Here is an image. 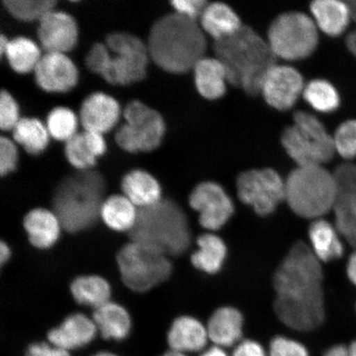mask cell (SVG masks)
Instances as JSON below:
<instances>
[{"mask_svg": "<svg viewBox=\"0 0 356 356\" xmlns=\"http://www.w3.org/2000/svg\"><path fill=\"white\" fill-rule=\"evenodd\" d=\"M78 124V118L72 110L59 106L48 114L46 127L53 139L67 142L76 135Z\"/></svg>", "mask_w": 356, "mask_h": 356, "instance_id": "d590c367", "label": "cell"}, {"mask_svg": "<svg viewBox=\"0 0 356 356\" xmlns=\"http://www.w3.org/2000/svg\"><path fill=\"white\" fill-rule=\"evenodd\" d=\"M0 52L6 55L8 65L19 74L34 71L42 56L37 43L25 37L8 40L6 35L0 38Z\"/></svg>", "mask_w": 356, "mask_h": 356, "instance_id": "cb8c5ba5", "label": "cell"}, {"mask_svg": "<svg viewBox=\"0 0 356 356\" xmlns=\"http://www.w3.org/2000/svg\"><path fill=\"white\" fill-rule=\"evenodd\" d=\"M336 152L347 160L356 157V120L340 124L333 137Z\"/></svg>", "mask_w": 356, "mask_h": 356, "instance_id": "74e56055", "label": "cell"}, {"mask_svg": "<svg viewBox=\"0 0 356 356\" xmlns=\"http://www.w3.org/2000/svg\"><path fill=\"white\" fill-rule=\"evenodd\" d=\"M92 356H118V355H115L113 353H97Z\"/></svg>", "mask_w": 356, "mask_h": 356, "instance_id": "11a10c76", "label": "cell"}, {"mask_svg": "<svg viewBox=\"0 0 356 356\" xmlns=\"http://www.w3.org/2000/svg\"><path fill=\"white\" fill-rule=\"evenodd\" d=\"M232 356H269L258 342L252 340L240 341L236 345Z\"/></svg>", "mask_w": 356, "mask_h": 356, "instance_id": "f6af8a7d", "label": "cell"}, {"mask_svg": "<svg viewBox=\"0 0 356 356\" xmlns=\"http://www.w3.org/2000/svg\"><path fill=\"white\" fill-rule=\"evenodd\" d=\"M93 321L104 339L123 340L131 328V319L127 310L115 302H108L96 309Z\"/></svg>", "mask_w": 356, "mask_h": 356, "instance_id": "f546056e", "label": "cell"}, {"mask_svg": "<svg viewBox=\"0 0 356 356\" xmlns=\"http://www.w3.org/2000/svg\"><path fill=\"white\" fill-rule=\"evenodd\" d=\"M25 356H70V354L68 350L42 342L29 346Z\"/></svg>", "mask_w": 356, "mask_h": 356, "instance_id": "ee69618b", "label": "cell"}, {"mask_svg": "<svg viewBox=\"0 0 356 356\" xmlns=\"http://www.w3.org/2000/svg\"><path fill=\"white\" fill-rule=\"evenodd\" d=\"M38 22V37L46 52L66 54L76 46L78 25L69 13L56 10L55 8Z\"/></svg>", "mask_w": 356, "mask_h": 356, "instance_id": "2e32d148", "label": "cell"}, {"mask_svg": "<svg viewBox=\"0 0 356 356\" xmlns=\"http://www.w3.org/2000/svg\"><path fill=\"white\" fill-rule=\"evenodd\" d=\"M189 204L199 213L200 225L209 230L221 229L234 211L229 195L220 185L213 181L199 184L191 193Z\"/></svg>", "mask_w": 356, "mask_h": 356, "instance_id": "5bb4252c", "label": "cell"}, {"mask_svg": "<svg viewBox=\"0 0 356 356\" xmlns=\"http://www.w3.org/2000/svg\"><path fill=\"white\" fill-rule=\"evenodd\" d=\"M347 275H348L350 282L356 286V250L350 256L348 264H347Z\"/></svg>", "mask_w": 356, "mask_h": 356, "instance_id": "7dc6e473", "label": "cell"}, {"mask_svg": "<svg viewBox=\"0 0 356 356\" xmlns=\"http://www.w3.org/2000/svg\"><path fill=\"white\" fill-rule=\"evenodd\" d=\"M324 356H350V355L348 347L337 345L328 349Z\"/></svg>", "mask_w": 356, "mask_h": 356, "instance_id": "bcb514c9", "label": "cell"}, {"mask_svg": "<svg viewBox=\"0 0 356 356\" xmlns=\"http://www.w3.org/2000/svg\"><path fill=\"white\" fill-rule=\"evenodd\" d=\"M123 118L124 123L115 135L120 148L134 154L150 152L161 145L166 124L158 111L134 100L126 106Z\"/></svg>", "mask_w": 356, "mask_h": 356, "instance_id": "30bf717a", "label": "cell"}, {"mask_svg": "<svg viewBox=\"0 0 356 356\" xmlns=\"http://www.w3.org/2000/svg\"><path fill=\"white\" fill-rule=\"evenodd\" d=\"M24 225L31 243L38 248H51L60 237L59 218L56 213L44 209L31 211L25 217Z\"/></svg>", "mask_w": 356, "mask_h": 356, "instance_id": "d4e9b609", "label": "cell"}, {"mask_svg": "<svg viewBox=\"0 0 356 356\" xmlns=\"http://www.w3.org/2000/svg\"><path fill=\"white\" fill-rule=\"evenodd\" d=\"M309 235L312 250L320 261L337 260L343 255L340 234L331 222L323 219L315 220L309 227Z\"/></svg>", "mask_w": 356, "mask_h": 356, "instance_id": "f1b7e54d", "label": "cell"}, {"mask_svg": "<svg viewBox=\"0 0 356 356\" xmlns=\"http://www.w3.org/2000/svg\"><path fill=\"white\" fill-rule=\"evenodd\" d=\"M282 142L298 166L323 165L336 153L333 137L314 115L299 111L293 124L284 131Z\"/></svg>", "mask_w": 356, "mask_h": 356, "instance_id": "52a82bcc", "label": "cell"}, {"mask_svg": "<svg viewBox=\"0 0 356 356\" xmlns=\"http://www.w3.org/2000/svg\"><path fill=\"white\" fill-rule=\"evenodd\" d=\"M71 293L79 304L97 309L109 302L111 287L104 278L97 275H83L71 284Z\"/></svg>", "mask_w": 356, "mask_h": 356, "instance_id": "d6a6232c", "label": "cell"}, {"mask_svg": "<svg viewBox=\"0 0 356 356\" xmlns=\"http://www.w3.org/2000/svg\"><path fill=\"white\" fill-rule=\"evenodd\" d=\"M347 3H348L350 8L351 19L356 22V0H354V1L347 2Z\"/></svg>", "mask_w": 356, "mask_h": 356, "instance_id": "816d5d0a", "label": "cell"}, {"mask_svg": "<svg viewBox=\"0 0 356 356\" xmlns=\"http://www.w3.org/2000/svg\"><path fill=\"white\" fill-rule=\"evenodd\" d=\"M269 356H309L308 350L300 342L278 336L270 341Z\"/></svg>", "mask_w": 356, "mask_h": 356, "instance_id": "60d3db41", "label": "cell"}, {"mask_svg": "<svg viewBox=\"0 0 356 356\" xmlns=\"http://www.w3.org/2000/svg\"><path fill=\"white\" fill-rule=\"evenodd\" d=\"M122 188L135 206L142 209L154 206L161 200V186L150 175L140 169L132 170L123 177Z\"/></svg>", "mask_w": 356, "mask_h": 356, "instance_id": "4316f807", "label": "cell"}, {"mask_svg": "<svg viewBox=\"0 0 356 356\" xmlns=\"http://www.w3.org/2000/svg\"><path fill=\"white\" fill-rule=\"evenodd\" d=\"M11 256V250L10 248H8V245L2 242L0 244V261H1V264H6Z\"/></svg>", "mask_w": 356, "mask_h": 356, "instance_id": "681fc988", "label": "cell"}, {"mask_svg": "<svg viewBox=\"0 0 356 356\" xmlns=\"http://www.w3.org/2000/svg\"><path fill=\"white\" fill-rule=\"evenodd\" d=\"M121 108L114 97L95 92L86 97L80 108L79 120L84 131L104 134L118 124Z\"/></svg>", "mask_w": 356, "mask_h": 356, "instance_id": "ac0fdd59", "label": "cell"}, {"mask_svg": "<svg viewBox=\"0 0 356 356\" xmlns=\"http://www.w3.org/2000/svg\"><path fill=\"white\" fill-rule=\"evenodd\" d=\"M146 44L150 60L166 72L177 74L193 70L207 48L202 26L177 13L154 22Z\"/></svg>", "mask_w": 356, "mask_h": 356, "instance_id": "7a4b0ae2", "label": "cell"}, {"mask_svg": "<svg viewBox=\"0 0 356 356\" xmlns=\"http://www.w3.org/2000/svg\"><path fill=\"white\" fill-rule=\"evenodd\" d=\"M198 250L191 256V262L197 269L215 274L224 264L227 249L224 241L218 236L206 234L197 240Z\"/></svg>", "mask_w": 356, "mask_h": 356, "instance_id": "4dcf8cb0", "label": "cell"}, {"mask_svg": "<svg viewBox=\"0 0 356 356\" xmlns=\"http://www.w3.org/2000/svg\"><path fill=\"white\" fill-rule=\"evenodd\" d=\"M305 99L314 110L331 113L339 108L341 99L337 88L325 79L312 80L302 92Z\"/></svg>", "mask_w": 356, "mask_h": 356, "instance_id": "e575fe53", "label": "cell"}, {"mask_svg": "<svg viewBox=\"0 0 356 356\" xmlns=\"http://www.w3.org/2000/svg\"><path fill=\"white\" fill-rule=\"evenodd\" d=\"M305 87L299 71L291 66L275 65L267 72L260 92L271 108L287 111L295 106Z\"/></svg>", "mask_w": 356, "mask_h": 356, "instance_id": "9a60e30c", "label": "cell"}, {"mask_svg": "<svg viewBox=\"0 0 356 356\" xmlns=\"http://www.w3.org/2000/svg\"><path fill=\"white\" fill-rule=\"evenodd\" d=\"M131 235L133 241L148 245L164 255H180L191 243L185 213L170 200L142 209Z\"/></svg>", "mask_w": 356, "mask_h": 356, "instance_id": "5b68a950", "label": "cell"}, {"mask_svg": "<svg viewBox=\"0 0 356 356\" xmlns=\"http://www.w3.org/2000/svg\"><path fill=\"white\" fill-rule=\"evenodd\" d=\"M213 51L225 66L229 83L252 96L261 92L267 72L277 62L268 42L246 25L229 37L216 41Z\"/></svg>", "mask_w": 356, "mask_h": 356, "instance_id": "3957f363", "label": "cell"}, {"mask_svg": "<svg viewBox=\"0 0 356 356\" xmlns=\"http://www.w3.org/2000/svg\"><path fill=\"white\" fill-rule=\"evenodd\" d=\"M310 10L316 25L331 37L343 33L351 20L348 3L337 0H317L311 3Z\"/></svg>", "mask_w": 356, "mask_h": 356, "instance_id": "484cf974", "label": "cell"}, {"mask_svg": "<svg viewBox=\"0 0 356 356\" xmlns=\"http://www.w3.org/2000/svg\"><path fill=\"white\" fill-rule=\"evenodd\" d=\"M336 198L335 177L321 165L298 166L286 180L289 207L306 219H322L333 210Z\"/></svg>", "mask_w": 356, "mask_h": 356, "instance_id": "8992f818", "label": "cell"}, {"mask_svg": "<svg viewBox=\"0 0 356 356\" xmlns=\"http://www.w3.org/2000/svg\"><path fill=\"white\" fill-rule=\"evenodd\" d=\"M200 356H229V355L227 354L225 348L213 345L210 348L204 349Z\"/></svg>", "mask_w": 356, "mask_h": 356, "instance_id": "c3c4849f", "label": "cell"}, {"mask_svg": "<svg viewBox=\"0 0 356 356\" xmlns=\"http://www.w3.org/2000/svg\"><path fill=\"white\" fill-rule=\"evenodd\" d=\"M111 54L106 44L96 43L89 50L86 59L88 69L104 78L110 65Z\"/></svg>", "mask_w": 356, "mask_h": 356, "instance_id": "ab89813d", "label": "cell"}, {"mask_svg": "<svg viewBox=\"0 0 356 356\" xmlns=\"http://www.w3.org/2000/svg\"><path fill=\"white\" fill-rule=\"evenodd\" d=\"M243 315L231 307L217 309L209 320V339L222 348L239 343L243 336Z\"/></svg>", "mask_w": 356, "mask_h": 356, "instance_id": "7402d4cb", "label": "cell"}, {"mask_svg": "<svg viewBox=\"0 0 356 356\" xmlns=\"http://www.w3.org/2000/svg\"><path fill=\"white\" fill-rule=\"evenodd\" d=\"M4 8L15 19L24 22L40 21L55 10L54 0H6Z\"/></svg>", "mask_w": 356, "mask_h": 356, "instance_id": "8d00e7d4", "label": "cell"}, {"mask_svg": "<svg viewBox=\"0 0 356 356\" xmlns=\"http://www.w3.org/2000/svg\"><path fill=\"white\" fill-rule=\"evenodd\" d=\"M171 4L178 15L193 20L202 16L208 6L207 2L203 0H176Z\"/></svg>", "mask_w": 356, "mask_h": 356, "instance_id": "7bdbcfd3", "label": "cell"}, {"mask_svg": "<svg viewBox=\"0 0 356 356\" xmlns=\"http://www.w3.org/2000/svg\"><path fill=\"white\" fill-rule=\"evenodd\" d=\"M123 282L134 291L145 292L170 277L172 264L166 255L144 243L133 241L118 256Z\"/></svg>", "mask_w": 356, "mask_h": 356, "instance_id": "ba28073f", "label": "cell"}, {"mask_svg": "<svg viewBox=\"0 0 356 356\" xmlns=\"http://www.w3.org/2000/svg\"><path fill=\"white\" fill-rule=\"evenodd\" d=\"M237 190L240 200L261 216L270 215L286 200V181L271 168L243 172L238 177Z\"/></svg>", "mask_w": 356, "mask_h": 356, "instance_id": "7c38bea8", "label": "cell"}, {"mask_svg": "<svg viewBox=\"0 0 356 356\" xmlns=\"http://www.w3.org/2000/svg\"><path fill=\"white\" fill-rule=\"evenodd\" d=\"M97 328L93 320L87 316L76 314L69 316L60 326L48 332V340L65 350L86 346L96 337Z\"/></svg>", "mask_w": 356, "mask_h": 356, "instance_id": "d6986e66", "label": "cell"}, {"mask_svg": "<svg viewBox=\"0 0 356 356\" xmlns=\"http://www.w3.org/2000/svg\"><path fill=\"white\" fill-rule=\"evenodd\" d=\"M162 356H188V355L178 353V351L170 350L168 351V353H166L165 354H163Z\"/></svg>", "mask_w": 356, "mask_h": 356, "instance_id": "f5cc1de1", "label": "cell"}, {"mask_svg": "<svg viewBox=\"0 0 356 356\" xmlns=\"http://www.w3.org/2000/svg\"><path fill=\"white\" fill-rule=\"evenodd\" d=\"M350 356H356V341L348 347Z\"/></svg>", "mask_w": 356, "mask_h": 356, "instance_id": "db71d44e", "label": "cell"}, {"mask_svg": "<svg viewBox=\"0 0 356 356\" xmlns=\"http://www.w3.org/2000/svg\"><path fill=\"white\" fill-rule=\"evenodd\" d=\"M321 264L305 243L293 245L274 275V309L286 326L300 332L315 330L324 323Z\"/></svg>", "mask_w": 356, "mask_h": 356, "instance_id": "6da1fadb", "label": "cell"}, {"mask_svg": "<svg viewBox=\"0 0 356 356\" xmlns=\"http://www.w3.org/2000/svg\"><path fill=\"white\" fill-rule=\"evenodd\" d=\"M13 137L26 152L33 155L44 152L50 140L47 127L38 119L29 118L20 119L13 128Z\"/></svg>", "mask_w": 356, "mask_h": 356, "instance_id": "836d02e7", "label": "cell"}, {"mask_svg": "<svg viewBox=\"0 0 356 356\" xmlns=\"http://www.w3.org/2000/svg\"><path fill=\"white\" fill-rule=\"evenodd\" d=\"M19 106L10 92L0 93V127L3 131L13 130L20 121Z\"/></svg>", "mask_w": 356, "mask_h": 356, "instance_id": "f35d334b", "label": "cell"}, {"mask_svg": "<svg viewBox=\"0 0 356 356\" xmlns=\"http://www.w3.org/2000/svg\"><path fill=\"white\" fill-rule=\"evenodd\" d=\"M333 175L337 184V198L332 210L335 226L356 250V165L341 164Z\"/></svg>", "mask_w": 356, "mask_h": 356, "instance_id": "4fadbf2b", "label": "cell"}, {"mask_svg": "<svg viewBox=\"0 0 356 356\" xmlns=\"http://www.w3.org/2000/svg\"><path fill=\"white\" fill-rule=\"evenodd\" d=\"M106 151V143L100 133L84 131L65 142L66 159L79 171L90 170Z\"/></svg>", "mask_w": 356, "mask_h": 356, "instance_id": "ffe728a7", "label": "cell"}, {"mask_svg": "<svg viewBox=\"0 0 356 356\" xmlns=\"http://www.w3.org/2000/svg\"><path fill=\"white\" fill-rule=\"evenodd\" d=\"M346 46L351 54L356 57V30L349 34L346 38Z\"/></svg>", "mask_w": 356, "mask_h": 356, "instance_id": "f907efd6", "label": "cell"}, {"mask_svg": "<svg viewBox=\"0 0 356 356\" xmlns=\"http://www.w3.org/2000/svg\"><path fill=\"white\" fill-rule=\"evenodd\" d=\"M35 83L48 92H66L76 86L79 71L72 60L62 53L46 52L34 70Z\"/></svg>", "mask_w": 356, "mask_h": 356, "instance_id": "e0dca14e", "label": "cell"}, {"mask_svg": "<svg viewBox=\"0 0 356 356\" xmlns=\"http://www.w3.org/2000/svg\"><path fill=\"white\" fill-rule=\"evenodd\" d=\"M193 70L195 87L204 99L217 100L225 95L228 77L224 65L217 58L204 57Z\"/></svg>", "mask_w": 356, "mask_h": 356, "instance_id": "603a6c76", "label": "cell"}, {"mask_svg": "<svg viewBox=\"0 0 356 356\" xmlns=\"http://www.w3.org/2000/svg\"><path fill=\"white\" fill-rule=\"evenodd\" d=\"M267 42L277 58L291 61L306 59L318 47L317 25L305 13H283L271 24Z\"/></svg>", "mask_w": 356, "mask_h": 356, "instance_id": "9c48e42d", "label": "cell"}, {"mask_svg": "<svg viewBox=\"0 0 356 356\" xmlns=\"http://www.w3.org/2000/svg\"><path fill=\"white\" fill-rule=\"evenodd\" d=\"M100 213L105 224L115 231H131L138 218L135 204L124 195L106 199L102 204Z\"/></svg>", "mask_w": 356, "mask_h": 356, "instance_id": "1f68e13d", "label": "cell"}, {"mask_svg": "<svg viewBox=\"0 0 356 356\" xmlns=\"http://www.w3.org/2000/svg\"><path fill=\"white\" fill-rule=\"evenodd\" d=\"M209 340L207 327L197 319L186 316L177 318L168 334L171 350L184 354L203 351Z\"/></svg>", "mask_w": 356, "mask_h": 356, "instance_id": "44dd1931", "label": "cell"}, {"mask_svg": "<svg viewBox=\"0 0 356 356\" xmlns=\"http://www.w3.org/2000/svg\"><path fill=\"white\" fill-rule=\"evenodd\" d=\"M242 26L237 13L224 3L208 4L200 16V26L216 42L233 35Z\"/></svg>", "mask_w": 356, "mask_h": 356, "instance_id": "83f0119b", "label": "cell"}, {"mask_svg": "<svg viewBox=\"0 0 356 356\" xmlns=\"http://www.w3.org/2000/svg\"><path fill=\"white\" fill-rule=\"evenodd\" d=\"M17 161H19V153H17L16 145L7 137L0 138V173H1V176L8 175L15 171Z\"/></svg>", "mask_w": 356, "mask_h": 356, "instance_id": "b9f144b4", "label": "cell"}, {"mask_svg": "<svg viewBox=\"0 0 356 356\" xmlns=\"http://www.w3.org/2000/svg\"><path fill=\"white\" fill-rule=\"evenodd\" d=\"M105 188L104 177L92 169L64 178L53 197L61 225L72 233L90 227L100 213Z\"/></svg>", "mask_w": 356, "mask_h": 356, "instance_id": "277c9868", "label": "cell"}, {"mask_svg": "<svg viewBox=\"0 0 356 356\" xmlns=\"http://www.w3.org/2000/svg\"><path fill=\"white\" fill-rule=\"evenodd\" d=\"M111 58L104 79L111 84L129 86L143 80L147 74L149 55L147 44L127 33H111L106 38Z\"/></svg>", "mask_w": 356, "mask_h": 356, "instance_id": "8fae6325", "label": "cell"}]
</instances>
